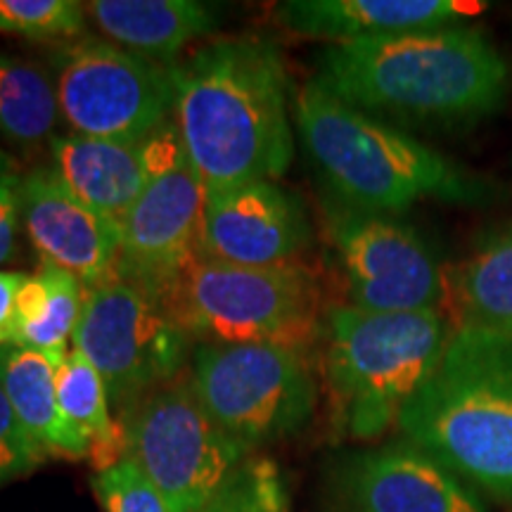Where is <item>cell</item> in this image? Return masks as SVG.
<instances>
[{"label": "cell", "instance_id": "6da1fadb", "mask_svg": "<svg viewBox=\"0 0 512 512\" xmlns=\"http://www.w3.org/2000/svg\"><path fill=\"white\" fill-rule=\"evenodd\" d=\"M316 81L396 128L470 131L501 110L510 67L484 29L467 24L335 43Z\"/></svg>", "mask_w": 512, "mask_h": 512}, {"label": "cell", "instance_id": "7a4b0ae2", "mask_svg": "<svg viewBox=\"0 0 512 512\" xmlns=\"http://www.w3.org/2000/svg\"><path fill=\"white\" fill-rule=\"evenodd\" d=\"M174 124L207 192L278 181L294 157L290 79L264 36L211 38L174 64Z\"/></svg>", "mask_w": 512, "mask_h": 512}, {"label": "cell", "instance_id": "3957f363", "mask_svg": "<svg viewBox=\"0 0 512 512\" xmlns=\"http://www.w3.org/2000/svg\"><path fill=\"white\" fill-rule=\"evenodd\" d=\"M294 124L330 200L396 216L434 200L456 207L494 202V185L425 145L413 133L368 117L306 81L294 95Z\"/></svg>", "mask_w": 512, "mask_h": 512}, {"label": "cell", "instance_id": "277c9868", "mask_svg": "<svg viewBox=\"0 0 512 512\" xmlns=\"http://www.w3.org/2000/svg\"><path fill=\"white\" fill-rule=\"evenodd\" d=\"M396 427L482 501L512 505V332L456 325Z\"/></svg>", "mask_w": 512, "mask_h": 512}, {"label": "cell", "instance_id": "5b68a950", "mask_svg": "<svg viewBox=\"0 0 512 512\" xmlns=\"http://www.w3.org/2000/svg\"><path fill=\"white\" fill-rule=\"evenodd\" d=\"M453 325L446 313L325 311L323 382L337 432L380 439L437 368Z\"/></svg>", "mask_w": 512, "mask_h": 512}, {"label": "cell", "instance_id": "8992f818", "mask_svg": "<svg viewBox=\"0 0 512 512\" xmlns=\"http://www.w3.org/2000/svg\"><path fill=\"white\" fill-rule=\"evenodd\" d=\"M164 306L195 344L266 342L311 354L323 339V292L302 261L259 268L202 256Z\"/></svg>", "mask_w": 512, "mask_h": 512}, {"label": "cell", "instance_id": "52a82bcc", "mask_svg": "<svg viewBox=\"0 0 512 512\" xmlns=\"http://www.w3.org/2000/svg\"><path fill=\"white\" fill-rule=\"evenodd\" d=\"M188 380L247 453L299 434L318 406L311 354L285 344H195Z\"/></svg>", "mask_w": 512, "mask_h": 512}, {"label": "cell", "instance_id": "ba28073f", "mask_svg": "<svg viewBox=\"0 0 512 512\" xmlns=\"http://www.w3.org/2000/svg\"><path fill=\"white\" fill-rule=\"evenodd\" d=\"M62 121L88 138L145 143L174 117V67L100 36L60 43L50 55Z\"/></svg>", "mask_w": 512, "mask_h": 512}, {"label": "cell", "instance_id": "9c48e42d", "mask_svg": "<svg viewBox=\"0 0 512 512\" xmlns=\"http://www.w3.org/2000/svg\"><path fill=\"white\" fill-rule=\"evenodd\" d=\"M72 349L100 373L119 420L143 396L183 375L195 342L162 302L112 278L86 287Z\"/></svg>", "mask_w": 512, "mask_h": 512}, {"label": "cell", "instance_id": "30bf717a", "mask_svg": "<svg viewBox=\"0 0 512 512\" xmlns=\"http://www.w3.org/2000/svg\"><path fill=\"white\" fill-rule=\"evenodd\" d=\"M126 456L162 491L171 512H197L247 453L197 399L188 373L140 399L119 418Z\"/></svg>", "mask_w": 512, "mask_h": 512}, {"label": "cell", "instance_id": "8fae6325", "mask_svg": "<svg viewBox=\"0 0 512 512\" xmlns=\"http://www.w3.org/2000/svg\"><path fill=\"white\" fill-rule=\"evenodd\" d=\"M150 178L121 221L117 278L166 302L178 280L202 259L207 185L190 164L169 119L147 140Z\"/></svg>", "mask_w": 512, "mask_h": 512}, {"label": "cell", "instance_id": "7c38bea8", "mask_svg": "<svg viewBox=\"0 0 512 512\" xmlns=\"http://www.w3.org/2000/svg\"><path fill=\"white\" fill-rule=\"evenodd\" d=\"M325 235L347 290V304L375 313H444L448 268L413 226L328 197Z\"/></svg>", "mask_w": 512, "mask_h": 512}, {"label": "cell", "instance_id": "4fadbf2b", "mask_svg": "<svg viewBox=\"0 0 512 512\" xmlns=\"http://www.w3.org/2000/svg\"><path fill=\"white\" fill-rule=\"evenodd\" d=\"M325 503L328 512H486L475 491L403 439L335 460Z\"/></svg>", "mask_w": 512, "mask_h": 512}, {"label": "cell", "instance_id": "5bb4252c", "mask_svg": "<svg viewBox=\"0 0 512 512\" xmlns=\"http://www.w3.org/2000/svg\"><path fill=\"white\" fill-rule=\"evenodd\" d=\"M304 202L278 181L214 190L204 211L202 256L233 266H280L311 247Z\"/></svg>", "mask_w": 512, "mask_h": 512}, {"label": "cell", "instance_id": "9a60e30c", "mask_svg": "<svg viewBox=\"0 0 512 512\" xmlns=\"http://www.w3.org/2000/svg\"><path fill=\"white\" fill-rule=\"evenodd\" d=\"M19 200L22 223L41 261L76 275L83 287L117 278L121 223L81 202L53 166L24 176Z\"/></svg>", "mask_w": 512, "mask_h": 512}, {"label": "cell", "instance_id": "2e32d148", "mask_svg": "<svg viewBox=\"0 0 512 512\" xmlns=\"http://www.w3.org/2000/svg\"><path fill=\"white\" fill-rule=\"evenodd\" d=\"M484 10V3L463 0H290L275 8V17L292 34L335 46L361 38L467 24Z\"/></svg>", "mask_w": 512, "mask_h": 512}, {"label": "cell", "instance_id": "e0dca14e", "mask_svg": "<svg viewBox=\"0 0 512 512\" xmlns=\"http://www.w3.org/2000/svg\"><path fill=\"white\" fill-rule=\"evenodd\" d=\"M53 169L64 185L100 211L121 223L143 195L150 178V147L145 143L88 138L79 133L50 140Z\"/></svg>", "mask_w": 512, "mask_h": 512}, {"label": "cell", "instance_id": "ac0fdd59", "mask_svg": "<svg viewBox=\"0 0 512 512\" xmlns=\"http://www.w3.org/2000/svg\"><path fill=\"white\" fill-rule=\"evenodd\" d=\"M83 8L114 46L166 67L216 27V12L197 0H91Z\"/></svg>", "mask_w": 512, "mask_h": 512}, {"label": "cell", "instance_id": "d6986e66", "mask_svg": "<svg viewBox=\"0 0 512 512\" xmlns=\"http://www.w3.org/2000/svg\"><path fill=\"white\" fill-rule=\"evenodd\" d=\"M0 387L46 456L91 458V446L64 420L57 401V363L38 351L0 347Z\"/></svg>", "mask_w": 512, "mask_h": 512}, {"label": "cell", "instance_id": "ffe728a7", "mask_svg": "<svg viewBox=\"0 0 512 512\" xmlns=\"http://www.w3.org/2000/svg\"><path fill=\"white\" fill-rule=\"evenodd\" d=\"M86 287L64 268L41 261L38 271L29 275L17 299V318L10 344L19 349L38 351L50 361L67 358L81 320Z\"/></svg>", "mask_w": 512, "mask_h": 512}, {"label": "cell", "instance_id": "44dd1931", "mask_svg": "<svg viewBox=\"0 0 512 512\" xmlns=\"http://www.w3.org/2000/svg\"><path fill=\"white\" fill-rule=\"evenodd\" d=\"M451 325L512 332V226L479 242L448 271Z\"/></svg>", "mask_w": 512, "mask_h": 512}, {"label": "cell", "instance_id": "7402d4cb", "mask_svg": "<svg viewBox=\"0 0 512 512\" xmlns=\"http://www.w3.org/2000/svg\"><path fill=\"white\" fill-rule=\"evenodd\" d=\"M57 401L64 420L91 446V460L98 472L126 456L124 430L112 415L105 382L93 363L74 349L57 366Z\"/></svg>", "mask_w": 512, "mask_h": 512}, {"label": "cell", "instance_id": "603a6c76", "mask_svg": "<svg viewBox=\"0 0 512 512\" xmlns=\"http://www.w3.org/2000/svg\"><path fill=\"white\" fill-rule=\"evenodd\" d=\"M62 121L50 69L0 53V136L19 147L53 140Z\"/></svg>", "mask_w": 512, "mask_h": 512}, {"label": "cell", "instance_id": "cb8c5ba5", "mask_svg": "<svg viewBox=\"0 0 512 512\" xmlns=\"http://www.w3.org/2000/svg\"><path fill=\"white\" fill-rule=\"evenodd\" d=\"M197 512H290V496L278 465L247 456Z\"/></svg>", "mask_w": 512, "mask_h": 512}, {"label": "cell", "instance_id": "d4e9b609", "mask_svg": "<svg viewBox=\"0 0 512 512\" xmlns=\"http://www.w3.org/2000/svg\"><path fill=\"white\" fill-rule=\"evenodd\" d=\"M86 8L76 0H0V34L43 43L83 36Z\"/></svg>", "mask_w": 512, "mask_h": 512}, {"label": "cell", "instance_id": "484cf974", "mask_svg": "<svg viewBox=\"0 0 512 512\" xmlns=\"http://www.w3.org/2000/svg\"><path fill=\"white\" fill-rule=\"evenodd\" d=\"M91 486L105 512H171L162 491L128 456L95 472Z\"/></svg>", "mask_w": 512, "mask_h": 512}, {"label": "cell", "instance_id": "4316f807", "mask_svg": "<svg viewBox=\"0 0 512 512\" xmlns=\"http://www.w3.org/2000/svg\"><path fill=\"white\" fill-rule=\"evenodd\" d=\"M46 460V451L24 430L0 387V486L27 477Z\"/></svg>", "mask_w": 512, "mask_h": 512}, {"label": "cell", "instance_id": "83f0119b", "mask_svg": "<svg viewBox=\"0 0 512 512\" xmlns=\"http://www.w3.org/2000/svg\"><path fill=\"white\" fill-rule=\"evenodd\" d=\"M19 185H22V178L15 174L0 176V264H5L15 252L17 226L22 221Z\"/></svg>", "mask_w": 512, "mask_h": 512}, {"label": "cell", "instance_id": "f1b7e54d", "mask_svg": "<svg viewBox=\"0 0 512 512\" xmlns=\"http://www.w3.org/2000/svg\"><path fill=\"white\" fill-rule=\"evenodd\" d=\"M27 278V273L0 271V347L10 344L17 318V299Z\"/></svg>", "mask_w": 512, "mask_h": 512}, {"label": "cell", "instance_id": "f546056e", "mask_svg": "<svg viewBox=\"0 0 512 512\" xmlns=\"http://www.w3.org/2000/svg\"><path fill=\"white\" fill-rule=\"evenodd\" d=\"M10 169H12V159L5 155L3 150H0V176L3 174H10Z\"/></svg>", "mask_w": 512, "mask_h": 512}, {"label": "cell", "instance_id": "4dcf8cb0", "mask_svg": "<svg viewBox=\"0 0 512 512\" xmlns=\"http://www.w3.org/2000/svg\"><path fill=\"white\" fill-rule=\"evenodd\" d=\"M510 512H512V510H510Z\"/></svg>", "mask_w": 512, "mask_h": 512}]
</instances>
